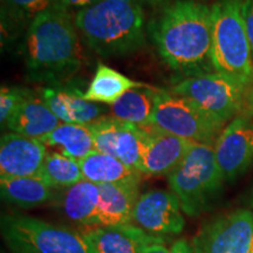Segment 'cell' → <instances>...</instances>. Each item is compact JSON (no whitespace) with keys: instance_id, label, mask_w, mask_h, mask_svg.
<instances>
[{"instance_id":"1","label":"cell","mask_w":253,"mask_h":253,"mask_svg":"<svg viewBox=\"0 0 253 253\" xmlns=\"http://www.w3.org/2000/svg\"><path fill=\"white\" fill-rule=\"evenodd\" d=\"M149 32L166 65L183 78L213 73L211 7L175 0L150 23Z\"/></svg>"},{"instance_id":"2","label":"cell","mask_w":253,"mask_h":253,"mask_svg":"<svg viewBox=\"0 0 253 253\" xmlns=\"http://www.w3.org/2000/svg\"><path fill=\"white\" fill-rule=\"evenodd\" d=\"M25 65L32 80L54 84L81 66L78 28L71 12L53 8L38 14L25 37Z\"/></svg>"},{"instance_id":"3","label":"cell","mask_w":253,"mask_h":253,"mask_svg":"<svg viewBox=\"0 0 253 253\" xmlns=\"http://www.w3.org/2000/svg\"><path fill=\"white\" fill-rule=\"evenodd\" d=\"M74 23L87 46L103 58L128 55L144 43V14L137 0H99L75 12Z\"/></svg>"},{"instance_id":"4","label":"cell","mask_w":253,"mask_h":253,"mask_svg":"<svg viewBox=\"0 0 253 253\" xmlns=\"http://www.w3.org/2000/svg\"><path fill=\"white\" fill-rule=\"evenodd\" d=\"M244 0H218L211 6L214 72L245 87L253 82V58L243 18Z\"/></svg>"},{"instance_id":"5","label":"cell","mask_w":253,"mask_h":253,"mask_svg":"<svg viewBox=\"0 0 253 253\" xmlns=\"http://www.w3.org/2000/svg\"><path fill=\"white\" fill-rule=\"evenodd\" d=\"M167 177L183 212L189 217H198L212 207L225 182L213 145L203 143L192 144L182 162Z\"/></svg>"},{"instance_id":"6","label":"cell","mask_w":253,"mask_h":253,"mask_svg":"<svg viewBox=\"0 0 253 253\" xmlns=\"http://www.w3.org/2000/svg\"><path fill=\"white\" fill-rule=\"evenodd\" d=\"M1 235L14 253H94L80 231L25 214H2Z\"/></svg>"},{"instance_id":"7","label":"cell","mask_w":253,"mask_h":253,"mask_svg":"<svg viewBox=\"0 0 253 253\" xmlns=\"http://www.w3.org/2000/svg\"><path fill=\"white\" fill-rule=\"evenodd\" d=\"M149 123L188 141L210 145H214L225 128L194 101L164 90L157 95Z\"/></svg>"},{"instance_id":"8","label":"cell","mask_w":253,"mask_h":253,"mask_svg":"<svg viewBox=\"0 0 253 253\" xmlns=\"http://www.w3.org/2000/svg\"><path fill=\"white\" fill-rule=\"evenodd\" d=\"M248 87L235 79L213 72L199 77L183 78L170 93L194 101L218 121L226 125L240 115Z\"/></svg>"},{"instance_id":"9","label":"cell","mask_w":253,"mask_h":253,"mask_svg":"<svg viewBox=\"0 0 253 253\" xmlns=\"http://www.w3.org/2000/svg\"><path fill=\"white\" fill-rule=\"evenodd\" d=\"M197 253H251L253 212L237 209L210 220L192 239Z\"/></svg>"},{"instance_id":"10","label":"cell","mask_w":253,"mask_h":253,"mask_svg":"<svg viewBox=\"0 0 253 253\" xmlns=\"http://www.w3.org/2000/svg\"><path fill=\"white\" fill-rule=\"evenodd\" d=\"M94 138L95 150L116 157L140 171L148 134L143 126L122 121L113 116L101 118L88 125Z\"/></svg>"},{"instance_id":"11","label":"cell","mask_w":253,"mask_h":253,"mask_svg":"<svg viewBox=\"0 0 253 253\" xmlns=\"http://www.w3.org/2000/svg\"><path fill=\"white\" fill-rule=\"evenodd\" d=\"M179 199L172 191L149 190L136 202L132 224L154 236L179 235L185 226Z\"/></svg>"},{"instance_id":"12","label":"cell","mask_w":253,"mask_h":253,"mask_svg":"<svg viewBox=\"0 0 253 253\" xmlns=\"http://www.w3.org/2000/svg\"><path fill=\"white\" fill-rule=\"evenodd\" d=\"M225 182L235 181L253 166V119L237 116L223 129L213 145Z\"/></svg>"},{"instance_id":"13","label":"cell","mask_w":253,"mask_h":253,"mask_svg":"<svg viewBox=\"0 0 253 253\" xmlns=\"http://www.w3.org/2000/svg\"><path fill=\"white\" fill-rule=\"evenodd\" d=\"M47 147L40 140L7 132L0 141V178L39 176Z\"/></svg>"},{"instance_id":"14","label":"cell","mask_w":253,"mask_h":253,"mask_svg":"<svg viewBox=\"0 0 253 253\" xmlns=\"http://www.w3.org/2000/svg\"><path fill=\"white\" fill-rule=\"evenodd\" d=\"M148 140L142 157L140 172L142 175H169L182 162L195 142L164 131L153 125L143 126Z\"/></svg>"},{"instance_id":"15","label":"cell","mask_w":253,"mask_h":253,"mask_svg":"<svg viewBox=\"0 0 253 253\" xmlns=\"http://www.w3.org/2000/svg\"><path fill=\"white\" fill-rule=\"evenodd\" d=\"M84 90L77 87L54 84L38 91L61 123L69 125H90L106 114V109L99 103L89 102L82 97Z\"/></svg>"},{"instance_id":"16","label":"cell","mask_w":253,"mask_h":253,"mask_svg":"<svg viewBox=\"0 0 253 253\" xmlns=\"http://www.w3.org/2000/svg\"><path fill=\"white\" fill-rule=\"evenodd\" d=\"M80 232L94 253H142L145 246L164 243L162 237L150 235L135 224L82 227Z\"/></svg>"},{"instance_id":"17","label":"cell","mask_w":253,"mask_h":253,"mask_svg":"<svg viewBox=\"0 0 253 253\" xmlns=\"http://www.w3.org/2000/svg\"><path fill=\"white\" fill-rule=\"evenodd\" d=\"M99 185L87 179L63 189L58 196V207L67 219L82 227L99 226Z\"/></svg>"},{"instance_id":"18","label":"cell","mask_w":253,"mask_h":253,"mask_svg":"<svg viewBox=\"0 0 253 253\" xmlns=\"http://www.w3.org/2000/svg\"><path fill=\"white\" fill-rule=\"evenodd\" d=\"M140 183L99 184V226H120L132 224V213L140 197Z\"/></svg>"},{"instance_id":"19","label":"cell","mask_w":253,"mask_h":253,"mask_svg":"<svg viewBox=\"0 0 253 253\" xmlns=\"http://www.w3.org/2000/svg\"><path fill=\"white\" fill-rule=\"evenodd\" d=\"M60 123L39 95H30L9 116L6 126L11 132L41 140L54 130Z\"/></svg>"},{"instance_id":"20","label":"cell","mask_w":253,"mask_h":253,"mask_svg":"<svg viewBox=\"0 0 253 253\" xmlns=\"http://www.w3.org/2000/svg\"><path fill=\"white\" fill-rule=\"evenodd\" d=\"M84 179L95 184H118V183L141 182L142 173L128 167L116 157L93 151L79 161Z\"/></svg>"},{"instance_id":"21","label":"cell","mask_w":253,"mask_h":253,"mask_svg":"<svg viewBox=\"0 0 253 253\" xmlns=\"http://www.w3.org/2000/svg\"><path fill=\"white\" fill-rule=\"evenodd\" d=\"M0 191L4 201L23 209L40 207L54 198V189L40 176L0 178Z\"/></svg>"},{"instance_id":"22","label":"cell","mask_w":253,"mask_h":253,"mask_svg":"<svg viewBox=\"0 0 253 253\" xmlns=\"http://www.w3.org/2000/svg\"><path fill=\"white\" fill-rule=\"evenodd\" d=\"M143 86L145 84L131 80L108 66L99 65L82 97L89 102L112 106L128 90Z\"/></svg>"},{"instance_id":"23","label":"cell","mask_w":253,"mask_h":253,"mask_svg":"<svg viewBox=\"0 0 253 253\" xmlns=\"http://www.w3.org/2000/svg\"><path fill=\"white\" fill-rule=\"evenodd\" d=\"M40 141L47 148H53L58 153L78 161L95 151L93 134L88 125L60 123L54 130Z\"/></svg>"},{"instance_id":"24","label":"cell","mask_w":253,"mask_h":253,"mask_svg":"<svg viewBox=\"0 0 253 253\" xmlns=\"http://www.w3.org/2000/svg\"><path fill=\"white\" fill-rule=\"evenodd\" d=\"M158 93L160 90L147 84L128 90L110 106V116L137 126L148 125L156 106Z\"/></svg>"},{"instance_id":"25","label":"cell","mask_w":253,"mask_h":253,"mask_svg":"<svg viewBox=\"0 0 253 253\" xmlns=\"http://www.w3.org/2000/svg\"><path fill=\"white\" fill-rule=\"evenodd\" d=\"M54 190H63L84 181L80 163L58 151H48L39 175Z\"/></svg>"},{"instance_id":"26","label":"cell","mask_w":253,"mask_h":253,"mask_svg":"<svg viewBox=\"0 0 253 253\" xmlns=\"http://www.w3.org/2000/svg\"><path fill=\"white\" fill-rule=\"evenodd\" d=\"M2 11L15 20L31 23L38 14L48 9L59 8L56 0H1Z\"/></svg>"},{"instance_id":"27","label":"cell","mask_w":253,"mask_h":253,"mask_svg":"<svg viewBox=\"0 0 253 253\" xmlns=\"http://www.w3.org/2000/svg\"><path fill=\"white\" fill-rule=\"evenodd\" d=\"M30 95V91L21 89V88L1 87V90H0V123H1V126L6 125L9 116Z\"/></svg>"},{"instance_id":"28","label":"cell","mask_w":253,"mask_h":253,"mask_svg":"<svg viewBox=\"0 0 253 253\" xmlns=\"http://www.w3.org/2000/svg\"><path fill=\"white\" fill-rule=\"evenodd\" d=\"M243 18H244L245 30L250 41V46H251L253 58V0L243 1Z\"/></svg>"},{"instance_id":"29","label":"cell","mask_w":253,"mask_h":253,"mask_svg":"<svg viewBox=\"0 0 253 253\" xmlns=\"http://www.w3.org/2000/svg\"><path fill=\"white\" fill-rule=\"evenodd\" d=\"M99 0H56L59 8L65 9V11H81V9L91 6Z\"/></svg>"},{"instance_id":"30","label":"cell","mask_w":253,"mask_h":253,"mask_svg":"<svg viewBox=\"0 0 253 253\" xmlns=\"http://www.w3.org/2000/svg\"><path fill=\"white\" fill-rule=\"evenodd\" d=\"M170 250H171V253H197L192 243L185 238L175 240Z\"/></svg>"},{"instance_id":"31","label":"cell","mask_w":253,"mask_h":253,"mask_svg":"<svg viewBox=\"0 0 253 253\" xmlns=\"http://www.w3.org/2000/svg\"><path fill=\"white\" fill-rule=\"evenodd\" d=\"M240 114L248 116L250 119H253V82L246 90L244 106H243V110Z\"/></svg>"},{"instance_id":"32","label":"cell","mask_w":253,"mask_h":253,"mask_svg":"<svg viewBox=\"0 0 253 253\" xmlns=\"http://www.w3.org/2000/svg\"><path fill=\"white\" fill-rule=\"evenodd\" d=\"M142 253H171V250L167 248L164 243H154L145 246Z\"/></svg>"},{"instance_id":"33","label":"cell","mask_w":253,"mask_h":253,"mask_svg":"<svg viewBox=\"0 0 253 253\" xmlns=\"http://www.w3.org/2000/svg\"><path fill=\"white\" fill-rule=\"evenodd\" d=\"M141 5H148L151 7H158V6H166L169 0H137Z\"/></svg>"},{"instance_id":"34","label":"cell","mask_w":253,"mask_h":253,"mask_svg":"<svg viewBox=\"0 0 253 253\" xmlns=\"http://www.w3.org/2000/svg\"><path fill=\"white\" fill-rule=\"evenodd\" d=\"M251 253H253V244H252V250H251Z\"/></svg>"},{"instance_id":"35","label":"cell","mask_w":253,"mask_h":253,"mask_svg":"<svg viewBox=\"0 0 253 253\" xmlns=\"http://www.w3.org/2000/svg\"><path fill=\"white\" fill-rule=\"evenodd\" d=\"M11 253H14V252H11Z\"/></svg>"}]
</instances>
